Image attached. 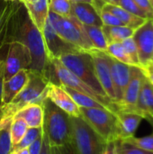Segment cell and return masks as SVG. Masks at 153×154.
Wrapping results in <instances>:
<instances>
[{
    "label": "cell",
    "instance_id": "1",
    "mask_svg": "<svg viewBox=\"0 0 153 154\" xmlns=\"http://www.w3.org/2000/svg\"><path fill=\"white\" fill-rule=\"evenodd\" d=\"M11 42H20L28 48L32 57L29 70L43 75L50 83L61 86L48 55L42 33L33 24L26 7L20 1H16L8 20L5 47Z\"/></svg>",
    "mask_w": 153,
    "mask_h": 154
},
{
    "label": "cell",
    "instance_id": "2",
    "mask_svg": "<svg viewBox=\"0 0 153 154\" xmlns=\"http://www.w3.org/2000/svg\"><path fill=\"white\" fill-rule=\"evenodd\" d=\"M49 80L41 74L29 70V79L25 87L7 105L3 106L0 116V129L10 128L16 113L31 104H42L47 97Z\"/></svg>",
    "mask_w": 153,
    "mask_h": 154
},
{
    "label": "cell",
    "instance_id": "3",
    "mask_svg": "<svg viewBox=\"0 0 153 154\" xmlns=\"http://www.w3.org/2000/svg\"><path fill=\"white\" fill-rule=\"evenodd\" d=\"M43 125L50 146H59L71 142L70 116L53 104L48 97L42 102Z\"/></svg>",
    "mask_w": 153,
    "mask_h": 154
},
{
    "label": "cell",
    "instance_id": "4",
    "mask_svg": "<svg viewBox=\"0 0 153 154\" xmlns=\"http://www.w3.org/2000/svg\"><path fill=\"white\" fill-rule=\"evenodd\" d=\"M71 142L76 154H102L106 142L80 117L70 116Z\"/></svg>",
    "mask_w": 153,
    "mask_h": 154
},
{
    "label": "cell",
    "instance_id": "5",
    "mask_svg": "<svg viewBox=\"0 0 153 154\" xmlns=\"http://www.w3.org/2000/svg\"><path fill=\"white\" fill-rule=\"evenodd\" d=\"M59 60L65 68L83 80L90 88H92L98 95L106 99L110 100L96 79L92 57L89 52L79 51L77 53L66 54L60 57Z\"/></svg>",
    "mask_w": 153,
    "mask_h": 154
},
{
    "label": "cell",
    "instance_id": "6",
    "mask_svg": "<svg viewBox=\"0 0 153 154\" xmlns=\"http://www.w3.org/2000/svg\"><path fill=\"white\" fill-rule=\"evenodd\" d=\"M49 21L55 32L68 42L83 51L88 52L95 49L83 30L82 23L73 14L63 17L49 11Z\"/></svg>",
    "mask_w": 153,
    "mask_h": 154
},
{
    "label": "cell",
    "instance_id": "7",
    "mask_svg": "<svg viewBox=\"0 0 153 154\" xmlns=\"http://www.w3.org/2000/svg\"><path fill=\"white\" fill-rule=\"evenodd\" d=\"M80 116L106 142L117 140L116 113L106 108L79 107Z\"/></svg>",
    "mask_w": 153,
    "mask_h": 154
},
{
    "label": "cell",
    "instance_id": "8",
    "mask_svg": "<svg viewBox=\"0 0 153 154\" xmlns=\"http://www.w3.org/2000/svg\"><path fill=\"white\" fill-rule=\"evenodd\" d=\"M51 62H52L56 75H57L61 86L70 88L76 91L85 94V95L97 100L98 102L102 103L109 110H111L115 113L117 112V107L113 102H111L110 100L106 99V98L102 97L100 95H98L92 88H90L83 80H81L79 78H78L76 75H74L71 71H69L67 68H65L62 65V63L59 60V59H51Z\"/></svg>",
    "mask_w": 153,
    "mask_h": 154
},
{
    "label": "cell",
    "instance_id": "9",
    "mask_svg": "<svg viewBox=\"0 0 153 154\" xmlns=\"http://www.w3.org/2000/svg\"><path fill=\"white\" fill-rule=\"evenodd\" d=\"M31 63V53L26 46L20 42H11L7 44L5 57L4 81L9 79L22 69L29 70Z\"/></svg>",
    "mask_w": 153,
    "mask_h": 154
},
{
    "label": "cell",
    "instance_id": "10",
    "mask_svg": "<svg viewBox=\"0 0 153 154\" xmlns=\"http://www.w3.org/2000/svg\"><path fill=\"white\" fill-rule=\"evenodd\" d=\"M88 52L92 57L95 73L98 82L108 98L115 105V94L111 76L109 55L106 51L96 49H93Z\"/></svg>",
    "mask_w": 153,
    "mask_h": 154
},
{
    "label": "cell",
    "instance_id": "11",
    "mask_svg": "<svg viewBox=\"0 0 153 154\" xmlns=\"http://www.w3.org/2000/svg\"><path fill=\"white\" fill-rule=\"evenodd\" d=\"M42 36H43L47 52L50 60L51 59H59L60 57L66 55V54L83 51L77 46L62 39L51 26L49 21V18L46 21V23L44 25V28L42 31Z\"/></svg>",
    "mask_w": 153,
    "mask_h": 154
},
{
    "label": "cell",
    "instance_id": "12",
    "mask_svg": "<svg viewBox=\"0 0 153 154\" xmlns=\"http://www.w3.org/2000/svg\"><path fill=\"white\" fill-rule=\"evenodd\" d=\"M145 76L140 67L131 66L130 67V79L126 87L123 100L117 105L118 111L135 112L136 103L142 89V82Z\"/></svg>",
    "mask_w": 153,
    "mask_h": 154
},
{
    "label": "cell",
    "instance_id": "13",
    "mask_svg": "<svg viewBox=\"0 0 153 154\" xmlns=\"http://www.w3.org/2000/svg\"><path fill=\"white\" fill-rule=\"evenodd\" d=\"M133 38L138 49L140 68H142L153 60V19H148L136 29Z\"/></svg>",
    "mask_w": 153,
    "mask_h": 154
},
{
    "label": "cell",
    "instance_id": "14",
    "mask_svg": "<svg viewBox=\"0 0 153 154\" xmlns=\"http://www.w3.org/2000/svg\"><path fill=\"white\" fill-rule=\"evenodd\" d=\"M109 62L111 69V76L115 94V106L123 100L126 87L130 79V67L127 64L118 61L109 55ZM118 111V110H117Z\"/></svg>",
    "mask_w": 153,
    "mask_h": 154
},
{
    "label": "cell",
    "instance_id": "15",
    "mask_svg": "<svg viewBox=\"0 0 153 154\" xmlns=\"http://www.w3.org/2000/svg\"><path fill=\"white\" fill-rule=\"evenodd\" d=\"M47 97L69 116L80 117L78 106L62 86L50 83L47 91Z\"/></svg>",
    "mask_w": 153,
    "mask_h": 154
},
{
    "label": "cell",
    "instance_id": "16",
    "mask_svg": "<svg viewBox=\"0 0 153 154\" xmlns=\"http://www.w3.org/2000/svg\"><path fill=\"white\" fill-rule=\"evenodd\" d=\"M144 118L134 112H116V135L118 139H126L134 136L141 122Z\"/></svg>",
    "mask_w": 153,
    "mask_h": 154
},
{
    "label": "cell",
    "instance_id": "17",
    "mask_svg": "<svg viewBox=\"0 0 153 154\" xmlns=\"http://www.w3.org/2000/svg\"><path fill=\"white\" fill-rule=\"evenodd\" d=\"M29 79V70L22 69L9 79L4 81L2 88V106L9 104L25 87Z\"/></svg>",
    "mask_w": 153,
    "mask_h": 154
},
{
    "label": "cell",
    "instance_id": "18",
    "mask_svg": "<svg viewBox=\"0 0 153 154\" xmlns=\"http://www.w3.org/2000/svg\"><path fill=\"white\" fill-rule=\"evenodd\" d=\"M23 5L32 22L42 33L46 21L49 18V0H33L31 3Z\"/></svg>",
    "mask_w": 153,
    "mask_h": 154
},
{
    "label": "cell",
    "instance_id": "19",
    "mask_svg": "<svg viewBox=\"0 0 153 154\" xmlns=\"http://www.w3.org/2000/svg\"><path fill=\"white\" fill-rule=\"evenodd\" d=\"M72 14L83 24L103 26L101 18L94 6L87 3H73L71 2Z\"/></svg>",
    "mask_w": 153,
    "mask_h": 154
},
{
    "label": "cell",
    "instance_id": "20",
    "mask_svg": "<svg viewBox=\"0 0 153 154\" xmlns=\"http://www.w3.org/2000/svg\"><path fill=\"white\" fill-rule=\"evenodd\" d=\"M14 117L22 118L31 128H41L43 125V107L41 104H31L19 110Z\"/></svg>",
    "mask_w": 153,
    "mask_h": 154
},
{
    "label": "cell",
    "instance_id": "21",
    "mask_svg": "<svg viewBox=\"0 0 153 154\" xmlns=\"http://www.w3.org/2000/svg\"><path fill=\"white\" fill-rule=\"evenodd\" d=\"M103 10H106V11H108V12L112 13L125 26H128V27H130V28H132L133 30H136L139 27H141L148 20V19L137 16L135 14H131L130 12L124 10V8H122L119 5L106 4Z\"/></svg>",
    "mask_w": 153,
    "mask_h": 154
},
{
    "label": "cell",
    "instance_id": "22",
    "mask_svg": "<svg viewBox=\"0 0 153 154\" xmlns=\"http://www.w3.org/2000/svg\"><path fill=\"white\" fill-rule=\"evenodd\" d=\"M15 2H7L5 0H0V54L5 57V52H4L5 40L7 32L8 20L11 13L15 5Z\"/></svg>",
    "mask_w": 153,
    "mask_h": 154
},
{
    "label": "cell",
    "instance_id": "23",
    "mask_svg": "<svg viewBox=\"0 0 153 154\" xmlns=\"http://www.w3.org/2000/svg\"><path fill=\"white\" fill-rule=\"evenodd\" d=\"M102 30L108 44L113 42H122L124 40L133 37L135 31L125 25H118V26L103 25Z\"/></svg>",
    "mask_w": 153,
    "mask_h": 154
},
{
    "label": "cell",
    "instance_id": "24",
    "mask_svg": "<svg viewBox=\"0 0 153 154\" xmlns=\"http://www.w3.org/2000/svg\"><path fill=\"white\" fill-rule=\"evenodd\" d=\"M83 30L87 35L89 41L91 42L93 47L96 50L106 51L107 48V41L103 32L102 27L95 25H87L82 23Z\"/></svg>",
    "mask_w": 153,
    "mask_h": 154
},
{
    "label": "cell",
    "instance_id": "25",
    "mask_svg": "<svg viewBox=\"0 0 153 154\" xmlns=\"http://www.w3.org/2000/svg\"><path fill=\"white\" fill-rule=\"evenodd\" d=\"M63 87V86H62ZM65 90L69 94V96L72 97V99L75 101V103L78 106V107H85V108H106L108 109L105 105L98 102L97 100L82 94L78 91H76L70 88L63 87ZM109 110V109H108Z\"/></svg>",
    "mask_w": 153,
    "mask_h": 154
},
{
    "label": "cell",
    "instance_id": "26",
    "mask_svg": "<svg viewBox=\"0 0 153 154\" xmlns=\"http://www.w3.org/2000/svg\"><path fill=\"white\" fill-rule=\"evenodd\" d=\"M28 129L27 124L22 118L14 117L10 126V138L12 147L16 145L24 136Z\"/></svg>",
    "mask_w": 153,
    "mask_h": 154
},
{
    "label": "cell",
    "instance_id": "27",
    "mask_svg": "<svg viewBox=\"0 0 153 154\" xmlns=\"http://www.w3.org/2000/svg\"><path fill=\"white\" fill-rule=\"evenodd\" d=\"M106 52L113 57L114 59L117 60L120 62H123L124 64H127L129 66H134L132 60L130 59L129 55L125 51L124 48L123 47L121 42H113L109 43L107 45Z\"/></svg>",
    "mask_w": 153,
    "mask_h": 154
},
{
    "label": "cell",
    "instance_id": "28",
    "mask_svg": "<svg viewBox=\"0 0 153 154\" xmlns=\"http://www.w3.org/2000/svg\"><path fill=\"white\" fill-rule=\"evenodd\" d=\"M49 8L50 12L63 17L72 15L70 0H49Z\"/></svg>",
    "mask_w": 153,
    "mask_h": 154
},
{
    "label": "cell",
    "instance_id": "29",
    "mask_svg": "<svg viewBox=\"0 0 153 154\" xmlns=\"http://www.w3.org/2000/svg\"><path fill=\"white\" fill-rule=\"evenodd\" d=\"M42 134V127L41 128H31L28 127L24 136L23 139L14 146L12 147L11 152H14L15 150H20V149H25L28 148L34 141L37 140V138L41 135Z\"/></svg>",
    "mask_w": 153,
    "mask_h": 154
},
{
    "label": "cell",
    "instance_id": "30",
    "mask_svg": "<svg viewBox=\"0 0 153 154\" xmlns=\"http://www.w3.org/2000/svg\"><path fill=\"white\" fill-rule=\"evenodd\" d=\"M118 140H123L137 148H140L142 150L153 153V133L150 135L143 136V137L132 136L126 139H118Z\"/></svg>",
    "mask_w": 153,
    "mask_h": 154
},
{
    "label": "cell",
    "instance_id": "31",
    "mask_svg": "<svg viewBox=\"0 0 153 154\" xmlns=\"http://www.w3.org/2000/svg\"><path fill=\"white\" fill-rule=\"evenodd\" d=\"M121 43H122L123 47L124 48L125 51L127 52V54L129 55L130 59L132 60L133 65L137 66V67H141L140 60H139L138 49H137V46H136V43H135L133 38V37L127 38V39L124 40Z\"/></svg>",
    "mask_w": 153,
    "mask_h": 154
},
{
    "label": "cell",
    "instance_id": "32",
    "mask_svg": "<svg viewBox=\"0 0 153 154\" xmlns=\"http://www.w3.org/2000/svg\"><path fill=\"white\" fill-rule=\"evenodd\" d=\"M117 154H153L140 148H137L123 140H115Z\"/></svg>",
    "mask_w": 153,
    "mask_h": 154
},
{
    "label": "cell",
    "instance_id": "33",
    "mask_svg": "<svg viewBox=\"0 0 153 154\" xmlns=\"http://www.w3.org/2000/svg\"><path fill=\"white\" fill-rule=\"evenodd\" d=\"M119 6H121L124 10L130 12L133 14H135V15L140 16L142 18L149 19L148 15L136 5V3L133 0H120Z\"/></svg>",
    "mask_w": 153,
    "mask_h": 154
},
{
    "label": "cell",
    "instance_id": "34",
    "mask_svg": "<svg viewBox=\"0 0 153 154\" xmlns=\"http://www.w3.org/2000/svg\"><path fill=\"white\" fill-rule=\"evenodd\" d=\"M11 149L10 128L0 129V154H10Z\"/></svg>",
    "mask_w": 153,
    "mask_h": 154
},
{
    "label": "cell",
    "instance_id": "35",
    "mask_svg": "<svg viewBox=\"0 0 153 154\" xmlns=\"http://www.w3.org/2000/svg\"><path fill=\"white\" fill-rule=\"evenodd\" d=\"M99 16L101 18V21L103 23V25H108V26H118V25H124L115 14L103 10Z\"/></svg>",
    "mask_w": 153,
    "mask_h": 154
},
{
    "label": "cell",
    "instance_id": "36",
    "mask_svg": "<svg viewBox=\"0 0 153 154\" xmlns=\"http://www.w3.org/2000/svg\"><path fill=\"white\" fill-rule=\"evenodd\" d=\"M51 154H76L72 145L66 143L59 146H50Z\"/></svg>",
    "mask_w": 153,
    "mask_h": 154
},
{
    "label": "cell",
    "instance_id": "37",
    "mask_svg": "<svg viewBox=\"0 0 153 154\" xmlns=\"http://www.w3.org/2000/svg\"><path fill=\"white\" fill-rule=\"evenodd\" d=\"M133 1L148 15L149 19H153V9L149 0H133Z\"/></svg>",
    "mask_w": 153,
    "mask_h": 154
},
{
    "label": "cell",
    "instance_id": "38",
    "mask_svg": "<svg viewBox=\"0 0 153 154\" xmlns=\"http://www.w3.org/2000/svg\"><path fill=\"white\" fill-rule=\"evenodd\" d=\"M145 78L148 79V81L151 84L153 87V60L148 62L146 65L141 68Z\"/></svg>",
    "mask_w": 153,
    "mask_h": 154
},
{
    "label": "cell",
    "instance_id": "39",
    "mask_svg": "<svg viewBox=\"0 0 153 154\" xmlns=\"http://www.w3.org/2000/svg\"><path fill=\"white\" fill-rule=\"evenodd\" d=\"M41 142H42V134L40 135L36 141H34L29 147V153L30 154H40L41 149Z\"/></svg>",
    "mask_w": 153,
    "mask_h": 154
},
{
    "label": "cell",
    "instance_id": "40",
    "mask_svg": "<svg viewBox=\"0 0 153 154\" xmlns=\"http://www.w3.org/2000/svg\"><path fill=\"white\" fill-rule=\"evenodd\" d=\"M40 154H51L50 151V145L48 140V136L45 133V131L42 128V142H41V149Z\"/></svg>",
    "mask_w": 153,
    "mask_h": 154
},
{
    "label": "cell",
    "instance_id": "41",
    "mask_svg": "<svg viewBox=\"0 0 153 154\" xmlns=\"http://www.w3.org/2000/svg\"><path fill=\"white\" fill-rule=\"evenodd\" d=\"M5 74V57L0 54V105L2 106V88Z\"/></svg>",
    "mask_w": 153,
    "mask_h": 154
},
{
    "label": "cell",
    "instance_id": "42",
    "mask_svg": "<svg viewBox=\"0 0 153 154\" xmlns=\"http://www.w3.org/2000/svg\"><path fill=\"white\" fill-rule=\"evenodd\" d=\"M102 154H117L116 152V144L115 141L106 142Z\"/></svg>",
    "mask_w": 153,
    "mask_h": 154
},
{
    "label": "cell",
    "instance_id": "43",
    "mask_svg": "<svg viewBox=\"0 0 153 154\" xmlns=\"http://www.w3.org/2000/svg\"><path fill=\"white\" fill-rule=\"evenodd\" d=\"M106 4V3L104 0H92V4L91 5L94 6V8L96 9V11L99 14L103 11V8H104Z\"/></svg>",
    "mask_w": 153,
    "mask_h": 154
},
{
    "label": "cell",
    "instance_id": "44",
    "mask_svg": "<svg viewBox=\"0 0 153 154\" xmlns=\"http://www.w3.org/2000/svg\"><path fill=\"white\" fill-rule=\"evenodd\" d=\"M10 154H30L28 148L25 149H20V150H15L14 152H11Z\"/></svg>",
    "mask_w": 153,
    "mask_h": 154
},
{
    "label": "cell",
    "instance_id": "45",
    "mask_svg": "<svg viewBox=\"0 0 153 154\" xmlns=\"http://www.w3.org/2000/svg\"><path fill=\"white\" fill-rule=\"evenodd\" d=\"M106 4L109 5H119V2L120 0H104Z\"/></svg>",
    "mask_w": 153,
    "mask_h": 154
},
{
    "label": "cell",
    "instance_id": "46",
    "mask_svg": "<svg viewBox=\"0 0 153 154\" xmlns=\"http://www.w3.org/2000/svg\"><path fill=\"white\" fill-rule=\"evenodd\" d=\"M73 3H87L92 4V0H70Z\"/></svg>",
    "mask_w": 153,
    "mask_h": 154
},
{
    "label": "cell",
    "instance_id": "47",
    "mask_svg": "<svg viewBox=\"0 0 153 154\" xmlns=\"http://www.w3.org/2000/svg\"><path fill=\"white\" fill-rule=\"evenodd\" d=\"M21 3H23V4H27V3H31V2H32L33 0H19Z\"/></svg>",
    "mask_w": 153,
    "mask_h": 154
},
{
    "label": "cell",
    "instance_id": "48",
    "mask_svg": "<svg viewBox=\"0 0 153 154\" xmlns=\"http://www.w3.org/2000/svg\"><path fill=\"white\" fill-rule=\"evenodd\" d=\"M2 109H3V106L0 105V116H1V114H2Z\"/></svg>",
    "mask_w": 153,
    "mask_h": 154
},
{
    "label": "cell",
    "instance_id": "49",
    "mask_svg": "<svg viewBox=\"0 0 153 154\" xmlns=\"http://www.w3.org/2000/svg\"><path fill=\"white\" fill-rule=\"evenodd\" d=\"M150 1V3H151V7H152L153 9V0H149Z\"/></svg>",
    "mask_w": 153,
    "mask_h": 154
},
{
    "label": "cell",
    "instance_id": "50",
    "mask_svg": "<svg viewBox=\"0 0 153 154\" xmlns=\"http://www.w3.org/2000/svg\"><path fill=\"white\" fill-rule=\"evenodd\" d=\"M7 2H15V1H19V0H5Z\"/></svg>",
    "mask_w": 153,
    "mask_h": 154
}]
</instances>
